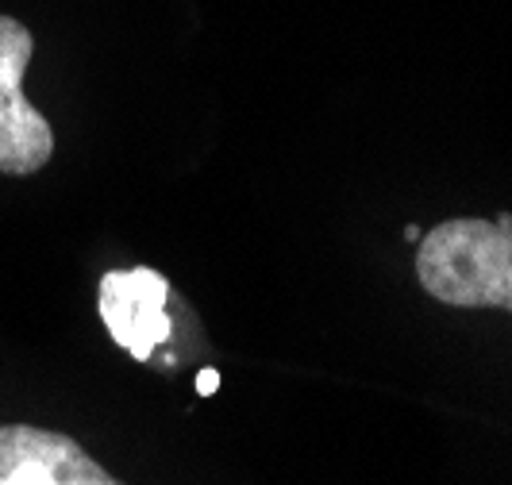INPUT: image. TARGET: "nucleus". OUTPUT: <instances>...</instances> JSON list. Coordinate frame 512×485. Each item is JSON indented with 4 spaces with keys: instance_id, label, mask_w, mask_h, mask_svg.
Here are the masks:
<instances>
[{
    "instance_id": "f257e3e1",
    "label": "nucleus",
    "mask_w": 512,
    "mask_h": 485,
    "mask_svg": "<svg viewBox=\"0 0 512 485\" xmlns=\"http://www.w3.org/2000/svg\"><path fill=\"white\" fill-rule=\"evenodd\" d=\"M416 278L451 308L512 312V228L478 216L443 220L420 235Z\"/></svg>"
},
{
    "instance_id": "f03ea898",
    "label": "nucleus",
    "mask_w": 512,
    "mask_h": 485,
    "mask_svg": "<svg viewBox=\"0 0 512 485\" xmlns=\"http://www.w3.org/2000/svg\"><path fill=\"white\" fill-rule=\"evenodd\" d=\"M35 39L20 20L0 16V174L27 178L43 170L54 154V131L24 93L27 62Z\"/></svg>"
},
{
    "instance_id": "7ed1b4c3",
    "label": "nucleus",
    "mask_w": 512,
    "mask_h": 485,
    "mask_svg": "<svg viewBox=\"0 0 512 485\" xmlns=\"http://www.w3.org/2000/svg\"><path fill=\"white\" fill-rule=\"evenodd\" d=\"M170 297H174L170 281L151 266L108 270L101 278L97 301L104 328L135 362H154L158 347L174 339Z\"/></svg>"
},
{
    "instance_id": "20e7f679",
    "label": "nucleus",
    "mask_w": 512,
    "mask_h": 485,
    "mask_svg": "<svg viewBox=\"0 0 512 485\" xmlns=\"http://www.w3.org/2000/svg\"><path fill=\"white\" fill-rule=\"evenodd\" d=\"M0 485H124L70 435L0 424Z\"/></svg>"
},
{
    "instance_id": "39448f33",
    "label": "nucleus",
    "mask_w": 512,
    "mask_h": 485,
    "mask_svg": "<svg viewBox=\"0 0 512 485\" xmlns=\"http://www.w3.org/2000/svg\"><path fill=\"white\" fill-rule=\"evenodd\" d=\"M216 385H220V374H216V370H201V378H197V393H216Z\"/></svg>"
},
{
    "instance_id": "423d86ee",
    "label": "nucleus",
    "mask_w": 512,
    "mask_h": 485,
    "mask_svg": "<svg viewBox=\"0 0 512 485\" xmlns=\"http://www.w3.org/2000/svg\"><path fill=\"white\" fill-rule=\"evenodd\" d=\"M405 239H409V243H420V228H416V224H405Z\"/></svg>"
}]
</instances>
